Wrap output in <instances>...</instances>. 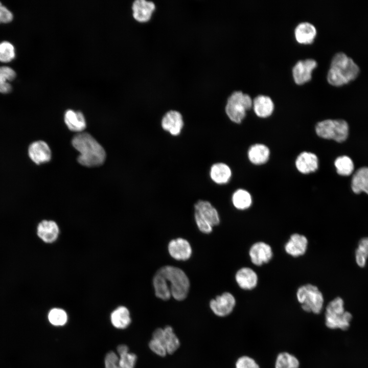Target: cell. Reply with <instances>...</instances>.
<instances>
[{
	"instance_id": "cell-1",
	"label": "cell",
	"mask_w": 368,
	"mask_h": 368,
	"mask_svg": "<svg viewBox=\"0 0 368 368\" xmlns=\"http://www.w3.org/2000/svg\"><path fill=\"white\" fill-rule=\"evenodd\" d=\"M73 146L80 152L78 162L86 167H95L105 161L106 153L102 146L89 134L83 132L72 139Z\"/></svg>"
},
{
	"instance_id": "cell-2",
	"label": "cell",
	"mask_w": 368,
	"mask_h": 368,
	"mask_svg": "<svg viewBox=\"0 0 368 368\" xmlns=\"http://www.w3.org/2000/svg\"><path fill=\"white\" fill-rule=\"evenodd\" d=\"M359 73V68L353 60L345 53L339 52L333 57L327 80L331 84L341 86L354 80Z\"/></svg>"
},
{
	"instance_id": "cell-3",
	"label": "cell",
	"mask_w": 368,
	"mask_h": 368,
	"mask_svg": "<svg viewBox=\"0 0 368 368\" xmlns=\"http://www.w3.org/2000/svg\"><path fill=\"white\" fill-rule=\"evenodd\" d=\"M167 280L171 295L177 301L185 299L189 292L190 282L181 269L173 266H165L158 271Z\"/></svg>"
},
{
	"instance_id": "cell-4",
	"label": "cell",
	"mask_w": 368,
	"mask_h": 368,
	"mask_svg": "<svg viewBox=\"0 0 368 368\" xmlns=\"http://www.w3.org/2000/svg\"><path fill=\"white\" fill-rule=\"evenodd\" d=\"M252 106V100L249 95L240 90H234L226 99L224 110L232 122L239 124L245 117L246 110Z\"/></svg>"
},
{
	"instance_id": "cell-5",
	"label": "cell",
	"mask_w": 368,
	"mask_h": 368,
	"mask_svg": "<svg viewBox=\"0 0 368 368\" xmlns=\"http://www.w3.org/2000/svg\"><path fill=\"white\" fill-rule=\"evenodd\" d=\"M352 318V314L345 311L344 302L340 297L334 298L326 307L325 324L331 329L347 330Z\"/></svg>"
},
{
	"instance_id": "cell-6",
	"label": "cell",
	"mask_w": 368,
	"mask_h": 368,
	"mask_svg": "<svg viewBox=\"0 0 368 368\" xmlns=\"http://www.w3.org/2000/svg\"><path fill=\"white\" fill-rule=\"evenodd\" d=\"M296 295L304 311L314 314L321 312L324 298L317 286L311 284L302 285L298 288Z\"/></svg>"
},
{
	"instance_id": "cell-7",
	"label": "cell",
	"mask_w": 368,
	"mask_h": 368,
	"mask_svg": "<svg viewBox=\"0 0 368 368\" xmlns=\"http://www.w3.org/2000/svg\"><path fill=\"white\" fill-rule=\"evenodd\" d=\"M194 218L199 229L205 234L210 233L220 222L217 210L207 200H199L194 204Z\"/></svg>"
},
{
	"instance_id": "cell-8",
	"label": "cell",
	"mask_w": 368,
	"mask_h": 368,
	"mask_svg": "<svg viewBox=\"0 0 368 368\" xmlns=\"http://www.w3.org/2000/svg\"><path fill=\"white\" fill-rule=\"evenodd\" d=\"M315 131L318 136L321 138L342 142L348 136L349 126L343 120L328 119L317 123Z\"/></svg>"
},
{
	"instance_id": "cell-9",
	"label": "cell",
	"mask_w": 368,
	"mask_h": 368,
	"mask_svg": "<svg viewBox=\"0 0 368 368\" xmlns=\"http://www.w3.org/2000/svg\"><path fill=\"white\" fill-rule=\"evenodd\" d=\"M185 122L182 114L176 109H169L162 116L160 126L162 129L171 135H179L184 127Z\"/></svg>"
},
{
	"instance_id": "cell-10",
	"label": "cell",
	"mask_w": 368,
	"mask_h": 368,
	"mask_svg": "<svg viewBox=\"0 0 368 368\" xmlns=\"http://www.w3.org/2000/svg\"><path fill=\"white\" fill-rule=\"evenodd\" d=\"M236 305L234 295L229 292H224L212 299L210 306L215 314L218 316L224 317L230 314Z\"/></svg>"
},
{
	"instance_id": "cell-11",
	"label": "cell",
	"mask_w": 368,
	"mask_h": 368,
	"mask_svg": "<svg viewBox=\"0 0 368 368\" xmlns=\"http://www.w3.org/2000/svg\"><path fill=\"white\" fill-rule=\"evenodd\" d=\"M156 8L153 1L135 0L131 5L132 17L139 23L147 22L152 18Z\"/></svg>"
},
{
	"instance_id": "cell-12",
	"label": "cell",
	"mask_w": 368,
	"mask_h": 368,
	"mask_svg": "<svg viewBox=\"0 0 368 368\" xmlns=\"http://www.w3.org/2000/svg\"><path fill=\"white\" fill-rule=\"evenodd\" d=\"M249 256L251 263L255 265L260 266L268 263L271 260L273 252L268 244L259 241L251 246Z\"/></svg>"
},
{
	"instance_id": "cell-13",
	"label": "cell",
	"mask_w": 368,
	"mask_h": 368,
	"mask_svg": "<svg viewBox=\"0 0 368 368\" xmlns=\"http://www.w3.org/2000/svg\"><path fill=\"white\" fill-rule=\"evenodd\" d=\"M317 66V62L312 58L297 61L292 68V75L295 82L298 84L309 81L312 70Z\"/></svg>"
},
{
	"instance_id": "cell-14",
	"label": "cell",
	"mask_w": 368,
	"mask_h": 368,
	"mask_svg": "<svg viewBox=\"0 0 368 368\" xmlns=\"http://www.w3.org/2000/svg\"><path fill=\"white\" fill-rule=\"evenodd\" d=\"M28 155L31 160L37 165L49 162L51 151L44 141L39 140L32 142L28 147Z\"/></svg>"
},
{
	"instance_id": "cell-15",
	"label": "cell",
	"mask_w": 368,
	"mask_h": 368,
	"mask_svg": "<svg viewBox=\"0 0 368 368\" xmlns=\"http://www.w3.org/2000/svg\"><path fill=\"white\" fill-rule=\"evenodd\" d=\"M308 241L306 236L298 233L291 235L284 246L286 252L293 257L304 255L307 249Z\"/></svg>"
},
{
	"instance_id": "cell-16",
	"label": "cell",
	"mask_w": 368,
	"mask_h": 368,
	"mask_svg": "<svg viewBox=\"0 0 368 368\" xmlns=\"http://www.w3.org/2000/svg\"><path fill=\"white\" fill-rule=\"evenodd\" d=\"M170 256L177 260H187L192 255V248L186 239L178 238L172 240L168 244Z\"/></svg>"
},
{
	"instance_id": "cell-17",
	"label": "cell",
	"mask_w": 368,
	"mask_h": 368,
	"mask_svg": "<svg viewBox=\"0 0 368 368\" xmlns=\"http://www.w3.org/2000/svg\"><path fill=\"white\" fill-rule=\"evenodd\" d=\"M235 280L241 289L250 290L257 286L258 277L257 273L252 268L244 267L237 271L235 274Z\"/></svg>"
},
{
	"instance_id": "cell-18",
	"label": "cell",
	"mask_w": 368,
	"mask_h": 368,
	"mask_svg": "<svg viewBox=\"0 0 368 368\" xmlns=\"http://www.w3.org/2000/svg\"><path fill=\"white\" fill-rule=\"evenodd\" d=\"M59 233V227L53 220H42L38 224L37 227L38 236L47 243L55 241L58 237Z\"/></svg>"
},
{
	"instance_id": "cell-19",
	"label": "cell",
	"mask_w": 368,
	"mask_h": 368,
	"mask_svg": "<svg viewBox=\"0 0 368 368\" xmlns=\"http://www.w3.org/2000/svg\"><path fill=\"white\" fill-rule=\"evenodd\" d=\"M295 166L298 171L303 174L315 172L318 168V158L313 153L303 152L297 156Z\"/></svg>"
},
{
	"instance_id": "cell-20",
	"label": "cell",
	"mask_w": 368,
	"mask_h": 368,
	"mask_svg": "<svg viewBox=\"0 0 368 368\" xmlns=\"http://www.w3.org/2000/svg\"><path fill=\"white\" fill-rule=\"evenodd\" d=\"M209 174L214 182L218 185H223L229 181L232 176V171L227 164L218 162L211 166Z\"/></svg>"
},
{
	"instance_id": "cell-21",
	"label": "cell",
	"mask_w": 368,
	"mask_h": 368,
	"mask_svg": "<svg viewBox=\"0 0 368 368\" xmlns=\"http://www.w3.org/2000/svg\"><path fill=\"white\" fill-rule=\"evenodd\" d=\"M252 106L256 114L259 117L266 118L272 113L274 104L270 97L259 95L252 101Z\"/></svg>"
},
{
	"instance_id": "cell-22",
	"label": "cell",
	"mask_w": 368,
	"mask_h": 368,
	"mask_svg": "<svg viewBox=\"0 0 368 368\" xmlns=\"http://www.w3.org/2000/svg\"><path fill=\"white\" fill-rule=\"evenodd\" d=\"M316 34V29L311 23L305 21L298 24L294 30L296 40L301 43H312Z\"/></svg>"
},
{
	"instance_id": "cell-23",
	"label": "cell",
	"mask_w": 368,
	"mask_h": 368,
	"mask_svg": "<svg viewBox=\"0 0 368 368\" xmlns=\"http://www.w3.org/2000/svg\"><path fill=\"white\" fill-rule=\"evenodd\" d=\"M64 119L66 125L72 131L81 132L86 128L85 118L80 111L67 110Z\"/></svg>"
},
{
	"instance_id": "cell-24",
	"label": "cell",
	"mask_w": 368,
	"mask_h": 368,
	"mask_svg": "<svg viewBox=\"0 0 368 368\" xmlns=\"http://www.w3.org/2000/svg\"><path fill=\"white\" fill-rule=\"evenodd\" d=\"M250 162L255 165H262L267 162L270 155L269 148L265 145L256 144L251 146L248 151Z\"/></svg>"
},
{
	"instance_id": "cell-25",
	"label": "cell",
	"mask_w": 368,
	"mask_h": 368,
	"mask_svg": "<svg viewBox=\"0 0 368 368\" xmlns=\"http://www.w3.org/2000/svg\"><path fill=\"white\" fill-rule=\"evenodd\" d=\"M351 186L356 194L363 192L368 194V167H362L356 171L352 177Z\"/></svg>"
},
{
	"instance_id": "cell-26",
	"label": "cell",
	"mask_w": 368,
	"mask_h": 368,
	"mask_svg": "<svg viewBox=\"0 0 368 368\" xmlns=\"http://www.w3.org/2000/svg\"><path fill=\"white\" fill-rule=\"evenodd\" d=\"M110 320L112 325L118 329L127 328L131 323L128 309L124 306H120L111 313Z\"/></svg>"
},
{
	"instance_id": "cell-27",
	"label": "cell",
	"mask_w": 368,
	"mask_h": 368,
	"mask_svg": "<svg viewBox=\"0 0 368 368\" xmlns=\"http://www.w3.org/2000/svg\"><path fill=\"white\" fill-rule=\"evenodd\" d=\"M153 285L156 296L163 300H168L171 293L168 283L166 279L158 271L153 279Z\"/></svg>"
},
{
	"instance_id": "cell-28",
	"label": "cell",
	"mask_w": 368,
	"mask_h": 368,
	"mask_svg": "<svg viewBox=\"0 0 368 368\" xmlns=\"http://www.w3.org/2000/svg\"><path fill=\"white\" fill-rule=\"evenodd\" d=\"M161 341L164 344L167 353L170 354L174 353L180 346L179 339L174 333L172 328L169 326L163 329Z\"/></svg>"
},
{
	"instance_id": "cell-29",
	"label": "cell",
	"mask_w": 368,
	"mask_h": 368,
	"mask_svg": "<svg viewBox=\"0 0 368 368\" xmlns=\"http://www.w3.org/2000/svg\"><path fill=\"white\" fill-rule=\"evenodd\" d=\"M232 201L234 206L240 210L248 209L252 203V198L249 193L241 189L234 192L232 195Z\"/></svg>"
},
{
	"instance_id": "cell-30",
	"label": "cell",
	"mask_w": 368,
	"mask_h": 368,
	"mask_svg": "<svg viewBox=\"0 0 368 368\" xmlns=\"http://www.w3.org/2000/svg\"><path fill=\"white\" fill-rule=\"evenodd\" d=\"M119 355V365L120 368H134L136 361V356L129 353L128 348L125 344H121L117 348Z\"/></svg>"
},
{
	"instance_id": "cell-31",
	"label": "cell",
	"mask_w": 368,
	"mask_h": 368,
	"mask_svg": "<svg viewBox=\"0 0 368 368\" xmlns=\"http://www.w3.org/2000/svg\"><path fill=\"white\" fill-rule=\"evenodd\" d=\"M15 77L16 73L11 67H0V93L6 94L11 91L12 86L9 82L14 80Z\"/></svg>"
},
{
	"instance_id": "cell-32",
	"label": "cell",
	"mask_w": 368,
	"mask_h": 368,
	"mask_svg": "<svg viewBox=\"0 0 368 368\" xmlns=\"http://www.w3.org/2000/svg\"><path fill=\"white\" fill-rule=\"evenodd\" d=\"M299 366L298 359L288 352H281L277 356L275 368H299Z\"/></svg>"
},
{
	"instance_id": "cell-33",
	"label": "cell",
	"mask_w": 368,
	"mask_h": 368,
	"mask_svg": "<svg viewBox=\"0 0 368 368\" xmlns=\"http://www.w3.org/2000/svg\"><path fill=\"white\" fill-rule=\"evenodd\" d=\"M355 261L360 267H364L368 258V237L361 238L355 250Z\"/></svg>"
},
{
	"instance_id": "cell-34",
	"label": "cell",
	"mask_w": 368,
	"mask_h": 368,
	"mask_svg": "<svg viewBox=\"0 0 368 368\" xmlns=\"http://www.w3.org/2000/svg\"><path fill=\"white\" fill-rule=\"evenodd\" d=\"M334 165L337 173L340 175L349 176L354 170L353 161L347 156H342L337 158Z\"/></svg>"
},
{
	"instance_id": "cell-35",
	"label": "cell",
	"mask_w": 368,
	"mask_h": 368,
	"mask_svg": "<svg viewBox=\"0 0 368 368\" xmlns=\"http://www.w3.org/2000/svg\"><path fill=\"white\" fill-rule=\"evenodd\" d=\"M48 319L50 323L54 326H63L67 321V315L64 310L55 308L51 309L49 312Z\"/></svg>"
},
{
	"instance_id": "cell-36",
	"label": "cell",
	"mask_w": 368,
	"mask_h": 368,
	"mask_svg": "<svg viewBox=\"0 0 368 368\" xmlns=\"http://www.w3.org/2000/svg\"><path fill=\"white\" fill-rule=\"evenodd\" d=\"M15 56L13 45L8 41L0 43V61L8 62L12 60Z\"/></svg>"
},
{
	"instance_id": "cell-37",
	"label": "cell",
	"mask_w": 368,
	"mask_h": 368,
	"mask_svg": "<svg viewBox=\"0 0 368 368\" xmlns=\"http://www.w3.org/2000/svg\"><path fill=\"white\" fill-rule=\"evenodd\" d=\"M235 368H260L255 359L248 356L239 357L235 364Z\"/></svg>"
},
{
	"instance_id": "cell-38",
	"label": "cell",
	"mask_w": 368,
	"mask_h": 368,
	"mask_svg": "<svg viewBox=\"0 0 368 368\" xmlns=\"http://www.w3.org/2000/svg\"><path fill=\"white\" fill-rule=\"evenodd\" d=\"M150 350L158 356L164 357L167 352L164 344L160 341L152 338L149 343Z\"/></svg>"
},
{
	"instance_id": "cell-39",
	"label": "cell",
	"mask_w": 368,
	"mask_h": 368,
	"mask_svg": "<svg viewBox=\"0 0 368 368\" xmlns=\"http://www.w3.org/2000/svg\"><path fill=\"white\" fill-rule=\"evenodd\" d=\"M105 368H120L119 357L113 352H110L105 358Z\"/></svg>"
},
{
	"instance_id": "cell-40",
	"label": "cell",
	"mask_w": 368,
	"mask_h": 368,
	"mask_svg": "<svg viewBox=\"0 0 368 368\" xmlns=\"http://www.w3.org/2000/svg\"><path fill=\"white\" fill-rule=\"evenodd\" d=\"M12 19V13L0 2V24L8 23Z\"/></svg>"
}]
</instances>
